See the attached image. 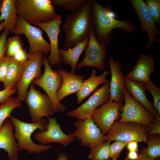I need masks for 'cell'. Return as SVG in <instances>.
Instances as JSON below:
<instances>
[{
    "instance_id": "1",
    "label": "cell",
    "mask_w": 160,
    "mask_h": 160,
    "mask_svg": "<svg viewBox=\"0 0 160 160\" xmlns=\"http://www.w3.org/2000/svg\"><path fill=\"white\" fill-rule=\"evenodd\" d=\"M108 5L103 6L95 0H93L91 23L95 37L98 41L106 45L112 39V31L116 28L123 30L131 34L136 32L137 27L132 20L123 18L119 20L114 17L113 12Z\"/></svg>"
},
{
    "instance_id": "2",
    "label": "cell",
    "mask_w": 160,
    "mask_h": 160,
    "mask_svg": "<svg viewBox=\"0 0 160 160\" xmlns=\"http://www.w3.org/2000/svg\"><path fill=\"white\" fill-rule=\"evenodd\" d=\"M93 0L86 1L77 10L65 18L62 31L65 37L64 48L68 49L89 36L92 27L91 23Z\"/></svg>"
},
{
    "instance_id": "3",
    "label": "cell",
    "mask_w": 160,
    "mask_h": 160,
    "mask_svg": "<svg viewBox=\"0 0 160 160\" xmlns=\"http://www.w3.org/2000/svg\"><path fill=\"white\" fill-rule=\"evenodd\" d=\"M15 129L14 136L18 141L19 150H25L30 154H39L50 149L52 145H39L35 143L31 139V135L36 130L42 132L47 129L48 121L42 118L36 123H27L11 115L9 117Z\"/></svg>"
},
{
    "instance_id": "4",
    "label": "cell",
    "mask_w": 160,
    "mask_h": 160,
    "mask_svg": "<svg viewBox=\"0 0 160 160\" xmlns=\"http://www.w3.org/2000/svg\"><path fill=\"white\" fill-rule=\"evenodd\" d=\"M15 5L18 16L34 26L51 21L57 15L51 0H15Z\"/></svg>"
},
{
    "instance_id": "5",
    "label": "cell",
    "mask_w": 160,
    "mask_h": 160,
    "mask_svg": "<svg viewBox=\"0 0 160 160\" xmlns=\"http://www.w3.org/2000/svg\"><path fill=\"white\" fill-rule=\"evenodd\" d=\"M44 65V69L42 76L34 79L31 84L40 87L45 91L52 101L54 113H63L67 107L62 104L57 97V92L63 83L62 77L56 69H52L45 56Z\"/></svg>"
},
{
    "instance_id": "6",
    "label": "cell",
    "mask_w": 160,
    "mask_h": 160,
    "mask_svg": "<svg viewBox=\"0 0 160 160\" xmlns=\"http://www.w3.org/2000/svg\"><path fill=\"white\" fill-rule=\"evenodd\" d=\"M106 140L132 141L147 143L145 127L139 124L130 122H116L105 135Z\"/></svg>"
},
{
    "instance_id": "7",
    "label": "cell",
    "mask_w": 160,
    "mask_h": 160,
    "mask_svg": "<svg viewBox=\"0 0 160 160\" xmlns=\"http://www.w3.org/2000/svg\"><path fill=\"white\" fill-rule=\"evenodd\" d=\"M12 33L18 35L23 34L26 37L29 45V56L39 52L45 55L50 52V45L43 38V31L18 16Z\"/></svg>"
},
{
    "instance_id": "8",
    "label": "cell",
    "mask_w": 160,
    "mask_h": 160,
    "mask_svg": "<svg viewBox=\"0 0 160 160\" xmlns=\"http://www.w3.org/2000/svg\"><path fill=\"white\" fill-rule=\"evenodd\" d=\"M24 101L29 110L32 121L36 123L43 117H49L53 115V111L52 101L46 94H43L36 90L31 84L26 94Z\"/></svg>"
},
{
    "instance_id": "9",
    "label": "cell",
    "mask_w": 160,
    "mask_h": 160,
    "mask_svg": "<svg viewBox=\"0 0 160 160\" xmlns=\"http://www.w3.org/2000/svg\"><path fill=\"white\" fill-rule=\"evenodd\" d=\"M124 104L121 109L120 122H135L147 127L150 125L155 119L129 93L126 88L123 91Z\"/></svg>"
},
{
    "instance_id": "10",
    "label": "cell",
    "mask_w": 160,
    "mask_h": 160,
    "mask_svg": "<svg viewBox=\"0 0 160 160\" xmlns=\"http://www.w3.org/2000/svg\"><path fill=\"white\" fill-rule=\"evenodd\" d=\"M44 54L39 52L29 56L28 60L24 64L22 76L16 88L17 97L21 101H24L28 88L33 81L43 75L41 68L44 64Z\"/></svg>"
},
{
    "instance_id": "11",
    "label": "cell",
    "mask_w": 160,
    "mask_h": 160,
    "mask_svg": "<svg viewBox=\"0 0 160 160\" xmlns=\"http://www.w3.org/2000/svg\"><path fill=\"white\" fill-rule=\"evenodd\" d=\"M83 60L78 63L76 68L91 67L105 71L107 56L106 45L100 43L96 39L92 27L89 35V41Z\"/></svg>"
},
{
    "instance_id": "12",
    "label": "cell",
    "mask_w": 160,
    "mask_h": 160,
    "mask_svg": "<svg viewBox=\"0 0 160 160\" xmlns=\"http://www.w3.org/2000/svg\"><path fill=\"white\" fill-rule=\"evenodd\" d=\"M76 129L73 135L81 145L91 148L106 141L105 135L95 124L91 116L84 120L78 119L74 123Z\"/></svg>"
},
{
    "instance_id": "13",
    "label": "cell",
    "mask_w": 160,
    "mask_h": 160,
    "mask_svg": "<svg viewBox=\"0 0 160 160\" xmlns=\"http://www.w3.org/2000/svg\"><path fill=\"white\" fill-rule=\"evenodd\" d=\"M123 103L109 100L97 108L91 116L95 124L105 135L120 117Z\"/></svg>"
},
{
    "instance_id": "14",
    "label": "cell",
    "mask_w": 160,
    "mask_h": 160,
    "mask_svg": "<svg viewBox=\"0 0 160 160\" xmlns=\"http://www.w3.org/2000/svg\"><path fill=\"white\" fill-rule=\"evenodd\" d=\"M110 81L105 83L98 89L84 103L78 108L68 112L70 117L84 120L89 117L97 109L110 99L109 92Z\"/></svg>"
},
{
    "instance_id": "15",
    "label": "cell",
    "mask_w": 160,
    "mask_h": 160,
    "mask_svg": "<svg viewBox=\"0 0 160 160\" xmlns=\"http://www.w3.org/2000/svg\"><path fill=\"white\" fill-rule=\"evenodd\" d=\"M62 19V16L58 14L51 21L39 23L35 25L44 31L49 38L51 50L47 59L52 68L55 65H59L63 62L59 53L58 41V36L61 32L60 26Z\"/></svg>"
},
{
    "instance_id": "16",
    "label": "cell",
    "mask_w": 160,
    "mask_h": 160,
    "mask_svg": "<svg viewBox=\"0 0 160 160\" xmlns=\"http://www.w3.org/2000/svg\"><path fill=\"white\" fill-rule=\"evenodd\" d=\"M130 2L140 20L141 33L146 31L147 33L148 41L145 47L149 49L154 43L160 42V39L157 38L160 35V32L155 25L145 2L143 0H130Z\"/></svg>"
},
{
    "instance_id": "17",
    "label": "cell",
    "mask_w": 160,
    "mask_h": 160,
    "mask_svg": "<svg viewBox=\"0 0 160 160\" xmlns=\"http://www.w3.org/2000/svg\"><path fill=\"white\" fill-rule=\"evenodd\" d=\"M48 120L47 129L42 132L35 134L34 138L42 144L50 143H59L64 146H67L74 141L75 138L73 133L65 134L61 129L55 118H47Z\"/></svg>"
},
{
    "instance_id": "18",
    "label": "cell",
    "mask_w": 160,
    "mask_h": 160,
    "mask_svg": "<svg viewBox=\"0 0 160 160\" xmlns=\"http://www.w3.org/2000/svg\"><path fill=\"white\" fill-rule=\"evenodd\" d=\"M108 64L111 72L109 92L110 100L116 102L123 103L124 101L123 91L126 88L124 76L121 70L120 63L111 57Z\"/></svg>"
},
{
    "instance_id": "19",
    "label": "cell",
    "mask_w": 160,
    "mask_h": 160,
    "mask_svg": "<svg viewBox=\"0 0 160 160\" xmlns=\"http://www.w3.org/2000/svg\"><path fill=\"white\" fill-rule=\"evenodd\" d=\"M13 128L12 121L7 119L0 129V149L7 152L9 160H18L19 159V150L13 133Z\"/></svg>"
},
{
    "instance_id": "20",
    "label": "cell",
    "mask_w": 160,
    "mask_h": 160,
    "mask_svg": "<svg viewBox=\"0 0 160 160\" xmlns=\"http://www.w3.org/2000/svg\"><path fill=\"white\" fill-rule=\"evenodd\" d=\"M154 68L155 64L153 58L141 55L132 70L124 77L144 85L151 80L150 76Z\"/></svg>"
},
{
    "instance_id": "21",
    "label": "cell",
    "mask_w": 160,
    "mask_h": 160,
    "mask_svg": "<svg viewBox=\"0 0 160 160\" xmlns=\"http://www.w3.org/2000/svg\"><path fill=\"white\" fill-rule=\"evenodd\" d=\"M62 77L63 82L60 89L57 93V97L60 101L67 96L77 92L83 85L84 76L75 74L63 69L56 70Z\"/></svg>"
},
{
    "instance_id": "22",
    "label": "cell",
    "mask_w": 160,
    "mask_h": 160,
    "mask_svg": "<svg viewBox=\"0 0 160 160\" xmlns=\"http://www.w3.org/2000/svg\"><path fill=\"white\" fill-rule=\"evenodd\" d=\"M124 82L126 88L129 93L155 118L157 116L156 111L153 104L146 97L144 85L125 77Z\"/></svg>"
},
{
    "instance_id": "23",
    "label": "cell",
    "mask_w": 160,
    "mask_h": 160,
    "mask_svg": "<svg viewBox=\"0 0 160 160\" xmlns=\"http://www.w3.org/2000/svg\"><path fill=\"white\" fill-rule=\"evenodd\" d=\"M96 73V70L94 69L92 70L90 77L87 79L83 80V85L76 94L78 104H81L82 101L95 90L99 85L108 81L106 79L108 73V71H104L99 76H97Z\"/></svg>"
},
{
    "instance_id": "24",
    "label": "cell",
    "mask_w": 160,
    "mask_h": 160,
    "mask_svg": "<svg viewBox=\"0 0 160 160\" xmlns=\"http://www.w3.org/2000/svg\"><path fill=\"white\" fill-rule=\"evenodd\" d=\"M89 41V36L72 48L67 50L59 49L60 56L63 62L66 65H69L71 66V73H75L79 57L82 53L86 50Z\"/></svg>"
},
{
    "instance_id": "25",
    "label": "cell",
    "mask_w": 160,
    "mask_h": 160,
    "mask_svg": "<svg viewBox=\"0 0 160 160\" xmlns=\"http://www.w3.org/2000/svg\"><path fill=\"white\" fill-rule=\"evenodd\" d=\"M0 23L3 21L4 29L12 33L17 17L15 0H2Z\"/></svg>"
},
{
    "instance_id": "26",
    "label": "cell",
    "mask_w": 160,
    "mask_h": 160,
    "mask_svg": "<svg viewBox=\"0 0 160 160\" xmlns=\"http://www.w3.org/2000/svg\"><path fill=\"white\" fill-rule=\"evenodd\" d=\"M24 65L17 62L12 57H10L6 79L3 83L4 88L10 87L16 88L22 76Z\"/></svg>"
},
{
    "instance_id": "27",
    "label": "cell",
    "mask_w": 160,
    "mask_h": 160,
    "mask_svg": "<svg viewBox=\"0 0 160 160\" xmlns=\"http://www.w3.org/2000/svg\"><path fill=\"white\" fill-rule=\"evenodd\" d=\"M22 106L21 101L17 97L12 96L7 101L0 105V129L2 127L5 121L9 117L12 111Z\"/></svg>"
},
{
    "instance_id": "28",
    "label": "cell",
    "mask_w": 160,
    "mask_h": 160,
    "mask_svg": "<svg viewBox=\"0 0 160 160\" xmlns=\"http://www.w3.org/2000/svg\"><path fill=\"white\" fill-rule=\"evenodd\" d=\"M111 142L106 141L91 148L88 159L90 160H111Z\"/></svg>"
},
{
    "instance_id": "29",
    "label": "cell",
    "mask_w": 160,
    "mask_h": 160,
    "mask_svg": "<svg viewBox=\"0 0 160 160\" xmlns=\"http://www.w3.org/2000/svg\"><path fill=\"white\" fill-rule=\"evenodd\" d=\"M147 139V147L142 153L151 158L155 159L160 156V137L159 135H151Z\"/></svg>"
},
{
    "instance_id": "30",
    "label": "cell",
    "mask_w": 160,
    "mask_h": 160,
    "mask_svg": "<svg viewBox=\"0 0 160 160\" xmlns=\"http://www.w3.org/2000/svg\"><path fill=\"white\" fill-rule=\"evenodd\" d=\"M52 4L72 12L78 9L87 0H51Z\"/></svg>"
},
{
    "instance_id": "31",
    "label": "cell",
    "mask_w": 160,
    "mask_h": 160,
    "mask_svg": "<svg viewBox=\"0 0 160 160\" xmlns=\"http://www.w3.org/2000/svg\"><path fill=\"white\" fill-rule=\"evenodd\" d=\"M145 90L149 91L153 98V105L156 109L157 116H160V89L150 80L144 84Z\"/></svg>"
},
{
    "instance_id": "32",
    "label": "cell",
    "mask_w": 160,
    "mask_h": 160,
    "mask_svg": "<svg viewBox=\"0 0 160 160\" xmlns=\"http://www.w3.org/2000/svg\"><path fill=\"white\" fill-rule=\"evenodd\" d=\"M6 55L12 57L15 54L23 48V43L19 35L10 37L7 40Z\"/></svg>"
},
{
    "instance_id": "33",
    "label": "cell",
    "mask_w": 160,
    "mask_h": 160,
    "mask_svg": "<svg viewBox=\"0 0 160 160\" xmlns=\"http://www.w3.org/2000/svg\"><path fill=\"white\" fill-rule=\"evenodd\" d=\"M145 3L154 23L160 24V0H146Z\"/></svg>"
},
{
    "instance_id": "34",
    "label": "cell",
    "mask_w": 160,
    "mask_h": 160,
    "mask_svg": "<svg viewBox=\"0 0 160 160\" xmlns=\"http://www.w3.org/2000/svg\"><path fill=\"white\" fill-rule=\"evenodd\" d=\"M128 143L116 140L111 144L110 158L112 160H116L119 157L123 148Z\"/></svg>"
},
{
    "instance_id": "35",
    "label": "cell",
    "mask_w": 160,
    "mask_h": 160,
    "mask_svg": "<svg viewBox=\"0 0 160 160\" xmlns=\"http://www.w3.org/2000/svg\"><path fill=\"white\" fill-rule=\"evenodd\" d=\"M10 58L5 55L0 60V81L3 83L6 79Z\"/></svg>"
},
{
    "instance_id": "36",
    "label": "cell",
    "mask_w": 160,
    "mask_h": 160,
    "mask_svg": "<svg viewBox=\"0 0 160 160\" xmlns=\"http://www.w3.org/2000/svg\"><path fill=\"white\" fill-rule=\"evenodd\" d=\"M148 135H159L160 134V118L156 116L153 122L147 128H145Z\"/></svg>"
},
{
    "instance_id": "37",
    "label": "cell",
    "mask_w": 160,
    "mask_h": 160,
    "mask_svg": "<svg viewBox=\"0 0 160 160\" xmlns=\"http://www.w3.org/2000/svg\"><path fill=\"white\" fill-rule=\"evenodd\" d=\"M12 57L18 63L24 65L28 60L29 57L26 50L23 48L16 52Z\"/></svg>"
},
{
    "instance_id": "38",
    "label": "cell",
    "mask_w": 160,
    "mask_h": 160,
    "mask_svg": "<svg viewBox=\"0 0 160 160\" xmlns=\"http://www.w3.org/2000/svg\"><path fill=\"white\" fill-rule=\"evenodd\" d=\"M16 88L7 87L0 91V103H3L7 101L12 95L16 93Z\"/></svg>"
},
{
    "instance_id": "39",
    "label": "cell",
    "mask_w": 160,
    "mask_h": 160,
    "mask_svg": "<svg viewBox=\"0 0 160 160\" xmlns=\"http://www.w3.org/2000/svg\"><path fill=\"white\" fill-rule=\"evenodd\" d=\"M9 32L4 30L0 36V60L5 55L7 51V38Z\"/></svg>"
},
{
    "instance_id": "40",
    "label": "cell",
    "mask_w": 160,
    "mask_h": 160,
    "mask_svg": "<svg viewBox=\"0 0 160 160\" xmlns=\"http://www.w3.org/2000/svg\"><path fill=\"white\" fill-rule=\"evenodd\" d=\"M126 146L129 151H138V142L137 141H132L128 142Z\"/></svg>"
},
{
    "instance_id": "41",
    "label": "cell",
    "mask_w": 160,
    "mask_h": 160,
    "mask_svg": "<svg viewBox=\"0 0 160 160\" xmlns=\"http://www.w3.org/2000/svg\"><path fill=\"white\" fill-rule=\"evenodd\" d=\"M138 155L137 151H129L128 153L126 160H136L138 158Z\"/></svg>"
},
{
    "instance_id": "42",
    "label": "cell",
    "mask_w": 160,
    "mask_h": 160,
    "mask_svg": "<svg viewBox=\"0 0 160 160\" xmlns=\"http://www.w3.org/2000/svg\"><path fill=\"white\" fill-rule=\"evenodd\" d=\"M68 155L64 152L59 153L58 154L57 160H68Z\"/></svg>"
},
{
    "instance_id": "43",
    "label": "cell",
    "mask_w": 160,
    "mask_h": 160,
    "mask_svg": "<svg viewBox=\"0 0 160 160\" xmlns=\"http://www.w3.org/2000/svg\"><path fill=\"white\" fill-rule=\"evenodd\" d=\"M136 160H156L149 157L142 152L138 156V157Z\"/></svg>"
},
{
    "instance_id": "44",
    "label": "cell",
    "mask_w": 160,
    "mask_h": 160,
    "mask_svg": "<svg viewBox=\"0 0 160 160\" xmlns=\"http://www.w3.org/2000/svg\"><path fill=\"white\" fill-rule=\"evenodd\" d=\"M4 23L3 21H2L0 23V32L2 29H4Z\"/></svg>"
},
{
    "instance_id": "45",
    "label": "cell",
    "mask_w": 160,
    "mask_h": 160,
    "mask_svg": "<svg viewBox=\"0 0 160 160\" xmlns=\"http://www.w3.org/2000/svg\"><path fill=\"white\" fill-rule=\"evenodd\" d=\"M2 0H0V14L2 6Z\"/></svg>"
},
{
    "instance_id": "46",
    "label": "cell",
    "mask_w": 160,
    "mask_h": 160,
    "mask_svg": "<svg viewBox=\"0 0 160 160\" xmlns=\"http://www.w3.org/2000/svg\"><path fill=\"white\" fill-rule=\"evenodd\" d=\"M38 160H46L44 159H39Z\"/></svg>"
},
{
    "instance_id": "47",
    "label": "cell",
    "mask_w": 160,
    "mask_h": 160,
    "mask_svg": "<svg viewBox=\"0 0 160 160\" xmlns=\"http://www.w3.org/2000/svg\"><path fill=\"white\" fill-rule=\"evenodd\" d=\"M158 160H160V159H158Z\"/></svg>"
}]
</instances>
